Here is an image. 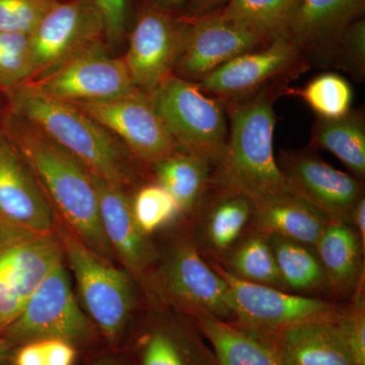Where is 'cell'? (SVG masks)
Listing matches in <instances>:
<instances>
[{
    "instance_id": "6da1fadb",
    "label": "cell",
    "mask_w": 365,
    "mask_h": 365,
    "mask_svg": "<svg viewBox=\"0 0 365 365\" xmlns=\"http://www.w3.org/2000/svg\"><path fill=\"white\" fill-rule=\"evenodd\" d=\"M4 134L33 170L53 209L88 248L108 260L115 258L101 223L91 173L44 132L11 112Z\"/></svg>"
},
{
    "instance_id": "7a4b0ae2",
    "label": "cell",
    "mask_w": 365,
    "mask_h": 365,
    "mask_svg": "<svg viewBox=\"0 0 365 365\" xmlns=\"http://www.w3.org/2000/svg\"><path fill=\"white\" fill-rule=\"evenodd\" d=\"M9 93L11 112L44 132L91 174L125 188L141 182L143 163L114 134L78 108L26 85Z\"/></svg>"
},
{
    "instance_id": "3957f363",
    "label": "cell",
    "mask_w": 365,
    "mask_h": 365,
    "mask_svg": "<svg viewBox=\"0 0 365 365\" xmlns=\"http://www.w3.org/2000/svg\"><path fill=\"white\" fill-rule=\"evenodd\" d=\"M228 116L227 145L210 184L237 190L253 201L292 193L274 155L278 118L273 93L263 90L235 98Z\"/></svg>"
},
{
    "instance_id": "277c9868",
    "label": "cell",
    "mask_w": 365,
    "mask_h": 365,
    "mask_svg": "<svg viewBox=\"0 0 365 365\" xmlns=\"http://www.w3.org/2000/svg\"><path fill=\"white\" fill-rule=\"evenodd\" d=\"M78 284L86 314L112 350L121 349L140 302L138 281L88 248L57 220L54 230Z\"/></svg>"
},
{
    "instance_id": "5b68a950",
    "label": "cell",
    "mask_w": 365,
    "mask_h": 365,
    "mask_svg": "<svg viewBox=\"0 0 365 365\" xmlns=\"http://www.w3.org/2000/svg\"><path fill=\"white\" fill-rule=\"evenodd\" d=\"M143 281L148 299L175 307L190 317L209 314L234 322L230 288L222 276L199 254L187 223L170 241Z\"/></svg>"
},
{
    "instance_id": "8992f818",
    "label": "cell",
    "mask_w": 365,
    "mask_h": 365,
    "mask_svg": "<svg viewBox=\"0 0 365 365\" xmlns=\"http://www.w3.org/2000/svg\"><path fill=\"white\" fill-rule=\"evenodd\" d=\"M1 337L13 348L30 341L64 340L93 357L105 352L101 351L103 345L108 347L97 326L76 302L64 262L43 281Z\"/></svg>"
},
{
    "instance_id": "52a82bcc",
    "label": "cell",
    "mask_w": 365,
    "mask_h": 365,
    "mask_svg": "<svg viewBox=\"0 0 365 365\" xmlns=\"http://www.w3.org/2000/svg\"><path fill=\"white\" fill-rule=\"evenodd\" d=\"M178 150L220 162L228 136L225 107L193 81L169 78L148 93Z\"/></svg>"
},
{
    "instance_id": "ba28073f",
    "label": "cell",
    "mask_w": 365,
    "mask_h": 365,
    "mask_svg": "<svg viewBox=\"0 0 365 365\" xmlns=\"http://www.w3.org/2000/svg\"><path fill=\"white\" fill-rule=\"evenodd\" d=\"M63 260L55 232L34 234L11 223L0 230V337Z\"/></svg>"
},
{
    "instance_id": "9c48e42d",
    "label": "cell",
    "mask_w": 365,
    "mask_h": 365,
    "mask_svg": "<svg viewBox=\"0 0 365 365\" xmlns=\"http://www.w3.org/2000/svg\"><path fill=\"white\" fill-rule=\"evenodd\" d=\"M25 85L69 104L114 100L138 90L123 58L112 56L103 41L83 48L51 71Z\"/></svg>"
},
{
    "instance_id": "30bf717a",
    "label": "cell",
    "mask_w": 365,
    "mask_h": 365,
    "mask_svg": "<svg viewBox=\"0 0 365 365\" xmlns=\"http://www.w3.org/2000/svg\"><path fill=\"white\" fill-rule=\"evenodd\" d=\"M150 304L155 309L129 329L121 348L131 365H216L212 349L191 317L153 300Z\"/></svg>"
},
{
    "instance_id": "8fae6325",
    "label": "cell",
    "mask_w": 365,
    "mask_h": 365,
    "mask_svg": "<svg viewBox=\"0 0 365 365\" xmlns=\"http://www.w3.org/2000/svg\"><path fill=\"white\" fill-rule=\"evenodd\" d=\"M230 288L232 323L260 335L271 336L288 327L322 318H336L342 302L304 297L230 275L215 262L207 261Z\"/></svg>"
},
{
    "instance_id": "7c38bea8",
    "label": "cell",
    "mask_w": 365,
    "mask_h": 365,
    "mask_svg": "<svg viewBox=\"0 0 365 365\" xmlns=\"http://www.w3.org/2000/svg\"><path fill=\"white\" fill-rule=\"evenodd\" d=\"M71 105L114 134L143 165L153 167L179 150L143 91L137 90L114 100Z\"/></svg>"
},
{
    "instance_id": "4fadbf2b",
    "label": "cell",
    "mask_w": 365,
    "mask_h": 365,
    "mask_svg": "<svg viewBox=\"0 0 365 365\" xmlns=\"http://www.w3.org/2000/svg\"><path fill=\"white\" fill-rule=\"evenodd\" d=\"M104 39V21L93 0H60L30 35L32 81Z\"/></svg>"
},
{
    "instance_id": "5bb4252c",
    "label": "cell",
    "mask_w": 365,
    "mask_h": 365,
    "mask_svg": "<svg viewBox=\"0 0 365 365\" xmlns=\"http://www.w3.org/2000/svg\"><path fill=\"white\" fill-rule=\"evenodd\" d=\"M277 163L294 195L330 222L349 225L353 208L364 194L361 181L307 151H282Z\"/></svg>"
},
{
    "instance_id": "9a60e30c",
    "label": "cell",
    "mask_w": 365,
    "mask_h": 365,
    "mask_svg": "<svg viewBox=\"0 0 365 365\" xmlns=\"http://www.w3.org/2000/svg\"><path fill=\"white\" fill-rule=\"evenodd\" d=\"M254 201L237 190L210 184L198 207L185 222L199 254L222 264L255 228Z\"/></svg>"
},
{
    "instance_id": "2e32d148",
    "label": "cell",
    "mask_w": 365,
    "mask_h": 365,
    "mask_svg": "<svg viewBox=\"0 0 365 365\" xmlns=\"http://www.w3.org/2000/svg\"><path fill=\"white\" fill-rule=\"evenodd\" d=\"M189 21L148 7L137 21L123 57L134 86L150 93L172 76Z\"/></svg>"
},
{
    "instance_id": "e0dca14e",
    "label": "cell",
    "mask_w": 365,
    "mask_h": 365,
    "mask_svg": "<svg viewBox=\"0 0 365 365\" xmlns=\"http://www.w3.org/2000/svg\"><path fill=\"white\" fill-rule=\"evenodd\" d=\"M266 42L270 41L225 20L218 13L194 18L188 21L174 74L198 83L230 60Z\"/></svg>"
},
{
    "instance_id": "ac0fdd59",
    "label": "cell",
    "mask_w": 365,
    "mask_h": 365,
    "mask_svg": "<svg viewBox=\"0 0 365 365\" xmlns=\"http://www.w3.org/2000/svg\"><path fill=\"white\" fill-rule=\"evenodd\" d=\"M91 173V172H90ZM97 191L101 223L114 256L143 287V281L157 261L158 247L144 234L132 210V197L126 188L91 174Z\"/></svg>"
},
{
    "instance_id": "d6986e66",
    "label": "cell",
    "mask_w": 365,
    "mask_h": 365,
    "mask_svg": "<svg viewBox=\"0 0 365 365\" xmlns=\"http://www.w3.org/2000/svg\"><path fill=\"white\" fill-rule=\"evenodd\" d=\"M0 215L34 234H54L57 223L44 190L6 134L0 135Z\"/></svg>"
},
{
    "instance_id": "ffe728a7",
    "label": "cell",
    "mask_w": 365,
    "mask_h": 365,
    "mask_svg": "<svg viewBox=\"0 0 365 365\" xmlns=\"http://www.w3.org/2000/svg\"><path fill=\"white\" fill-rule=\"evenodd\" d=\"M300 50L287 37H278L259 50L230 60L196 83L209 95L239 98L255 93L269 79L277 78L297 63Z\"/></svg>"
},
{
    "instance_id": "44dd1931",
    "label": "cell",
    "mask_w": 365,
    "mask_h": 365,
    "mask_svg": "<svg viewBox=\"0 0 365 365\" xmlns=\"http://www.w3.org/2000/svg\"><path fill=\"white\" fill-rule=\"evenodd\" d=\"M336 318L302 322L268 336L283 365H359Z\"/></svg>"
},
{
    "instance_id": "7402d4cb",
    "label": "cell",
    "mask_w": 365,
    "mask_h": 365,
    "mask_svg": "<svg viewBox=\"0 0 365 365\" xmlns=\"http://www.w3.org/2000/svg\"><path fill=\"white\" fill-rule=\"evenodd\" d=\"M314 250L325 273L332 299L345 302L365 278V248L359 235L348 223L331 222Z\"/></svg>"
},
{
    "instance_id": "603a6c76",
    "label": "cell",
    "mask_w": 365,
    "mask_h": 365,
    "mask_svg": "<svg viewBox=\"0 0 365 365\" xmlns=\"http://www.w3.org/2000/svg\"><path fill=\"white\" fill-rule=\"evenodd\" d=\"M215 354L216 365H283L268 336L216 318L191 317Z\"/></svg>"
},
{
    "instance_id": "cb8c5ba5",
    "label": "cell",
    "mask_w": 365,
    "mask_h": 365,
    "mask_svg": "<svg viewBox=\"0 0 365 365\" xmlns=\"http://www.w3.org/2000/svg\"><path fill=\"white\" fill-rule=\"evenodd\" d=\"M255 228L314 248L330 220L292 193L254 201Z\"/></svg>"
},
{
    "instance_id": "d4e9b609",
    "label": "cell",
    "mask_w": 365,
    "mask_h": 365,
    "mask_svg": "<svg viewBox=\"0 0 365 365\" xmlns=\"http://www.w3.org/2000/svg\"><path fill=\"white\" fill-rule=\"evenodd\" d=\"M153 169L155 182L176 202L182 222L189 220L210 186L212 163L199 155L178 150Z\"/></svg>"
},
{
    "instance_id": "484cf974",
    "label": "cell",
    "mask_w": 365,
    "mask_h": 365,
    "mask_svg": "<svg viewBox=\"0 0 365 365\" xmlns=\"http://www.w3.org/2000/svg\"><path fill=\"white\" fill-rule=\"evenodd\" d=\"M364 0H299L287 37L299 50L345 30L361 13Z\"/></svg>"
},
{
    "instance_id": "4316f807",
    "label": "cell",
    "mask_w": 365,
    "mask_h": 365,
    "mask_svg": "<svg viewBox=\"0 0 365 365\" xmlns=\"http://www.w3.org/2000/svg\"><path fill=\"white\" fill-rule=\"evenodd\" d=\"M267 237L288 292L334 302L325 273L313 248L278 235Z\"/></svg>"
},
{
    "instance_id": "83f0119b",
    "label": "cell",
    "mask_w": 365,
    "mask_h": 365,
    "mask_svg": "<svg viewBox=\"0 0 365 365\" xmlns=\"http://www.w3.org/2000/svg\"><path fill=\"white\" fill-rule=\"evenodd\" d=\"M313 145L330 151L362 181L365 177V125L361 115L350 111L337 119L319 118L313 127Z\"/></svg>"
},
{
    "instance_id": "f1b7e54d",
    "label": "cell",
    "mask_w": 365,
    "mask_h": 365,
    "mask_svg": "<svg viewBox=\"0 0 365 365\" xmlns=\"http://www.w3.org/2000/svg\"><path fill=\"white\" fill-rule=\"evenodd\" d=\"M218 265L239 279L288 292L278 270L267 235L256 228Z\"/></svg>"
},
{
    "instance_id": "f546056e",
    "label": "cell",
    "mask_w": 365,
    "mask_h": 365,
    "mask_svg": "<svg viewBox=\"0 0 365 365\" xmlns=\"http://www.w3.org/2000/svg\"><path fill=\"white\" fill-rule=\"evenodd\" d=\"M299 0H230L220 16L267 41L287 37Z\"/></svg>"
},
{
    "instance_id": "4dcf8cb0",
    "label": "cell",
    "mask_w": 365,
    "mask_h": 365,
    "mask_svg": "<svg viewBox=\"0 0 365 365\" xmlns=\"http://www.w3.org/2000/svg\"><path fill=\"white\" fill-rule=\"evenodd\" d=\"M132 210L138 227L150 237L182 220L174 199L157 182L141 185L132 197Z\"/></svg>"
},
{
    "instance_id": "1f68e13d",
    "label": "cell",
    "mask_w": 365,
    "mask_h": 365,
    "mask_svg": "<svg viewBox=\"0 0 365 365\" xmlns=\"http://www.w3.org/2000/svg\"><path fill=\"white\" fill-rule=\"evenodd\" d=\"M297 93L323 119H337L351 111L352 88L339 74H321Z\"/></svg>"
},
{
    "instance_id": "d6a6232c",
    "label": "cell",
    "mask_w": 365,
    "mask_h": 365,
    "mask_svg": "<svg viewBox=\"0 0 365 365\" xmlns=\"http://www.w3.org/2000/svg\"><path fill=\"white\" fill-rule=\"evenodd\" d=\"M33 76L30 36L0 31V88L11 93Z\"/></svg>"
},
{
    "instance_id": "836d02e7",
    "label": "cell",
    "mask_w": 365,
    "mask_h": 365,
    "mask_svg": "<svg viewBox=\"0 0 365 365\" xmlns=\"http://www.w3.org/2000/svg\"><path fill=\"white\" fill-rule=\"evenodd\" d=\"M353 359L365 365V278L349 299L341 304L336 319Z\"/></svg>"
},
{
    "instance_id": "e575fe53",
    "label": "cell",
    "mask_w": 365,
    "mask_h": 365,
    "mask_svg": "<svg viewBox=\"0 0 365 365\" xmlns=\"http://www.w3.org/2000/svg\"><path fill=\"white\" fill-rule=\"evenodd\" d=\"M59 0H0V31L29 35Z\"/></svg>"
},
{
    "instance_id": "d590c367",
    "label": "cell",
    "mask_w": 365,
    "mask_h": 365,
    "mask_svg": "<svg viewBox=\"0 0 365 365\" xmlns=\"http://www.w3.org/2000/svg\"><path fill=\"white\" fill-rule=\"evenodd\" d=\"M341 66L356 78L365 72V23L355 20L345 28L344 40L340 54Z\"/></svg>"
},
{
    "instance_id": "8d00e7d4",
    "label": "cell",
    "mask_w": 365,
    "mask_h": 365,
    "mask_svg": "<svg viewBox=\"0 0 365 365\" xmlns=\"http://www.w3.org/2000/svg\"><path fill=\"white\" fill-rule=\"evenodd\" d=\"M98 7L105 26V39L119 44L126 32L128 0H93Z\"/></svg>"
},
{
    "instance_id": "74e56055",
    "label": "cell",
    "mask_w": 365,
    "mask_h": 365,
    "mask_svg": "<svg viewBox=\"0 0 365 365\" xmlns=\"http://www.w3.org/2000/svg\"><path fill=\"white\" fill-rule=\"evenodd\" d=\"M47 365H76L81 352L71 343L60 339L41 340Z\"/></svg>"
},
{
    "instance_id": "f35d334b",
    "label": "cell",
    "mask_w": 365,
    "mask_h": 365,
    "mask_svg": "<svg viewBox=\"0 0 365 365\" xmlns=\"http://www.w3.org/2000/svg\"><path fill=\"white\" fill-rule=\"evenodd\" d=\"M11 365H47L42 341H30L14 347Z\"/></svg>"
},
{
    "instance_id": "ab89813d",
    "label": "cell",
    "mask_w": 365,
    "mask_h": 365,
    "mask_svg": "<svg viewBox=\"0 0 365 365\" xmlns=\"http://www.w3.org/2000/svg\"><path fill=\"white\" fill-rule=\"evenodd\" d=\"M85 365H131V362L123 349H110L95 359L88 360Z\"/></svg>"
},
{
    "instance_id": "60d3db41",
    "label": "cell",
    "mask_w": 365,
    "mask_h": 365,
    "mask_svg": "<svg viewBox=\"0 0 365 365\" xmlns=\"http://www.w3.org/2000/svg\"><path fill=\"white\" fill-rule=\"evenodd\" d=\"M350 225L359 235L360 242L365 248V196L364 194L359 199L353 208Z\"/></svg>"
},
{
    "instance_id": "b9f144b4",
    "label": "cell",
    "mask_w": 365,
    "mask_h": 365,
    "mask_svg": "<svg viewBox=\"0 0 365 365\" xmlns=\"http://www.w3.org/2000/svg\"><path fill=\"white\" fill-rule=\"evenodd\" d=\"M225 0H192L190 4V13L193 18L210 14L216 6L222 4Z\"/></svg>"
},
{
    "instance_id": "7bdbcfd3",
    "label": "cell",
    "mask_w": 365,
    "mask_h": 365,
    "mask_svg": "<svg viewBox=\"0 0 365 365\" xmlns=\"http://www.w3.org/2000/svg\"><path fill=\"white\" fill-rule=\"evenodd\" d=\"M185 1L186 0H150V7L170 14V11L180 9Z\"/></svg>"
},
{
    "instance_id": "ee69618b",
    "label": "cell",
    "mask_w": 365,
    "mask_h": 365,
    "mask_svg": "<svg viewBox=\"0 0 365 365\" xmlns=\"http://www.w3.org/2000/svg\"><path fill=\"white\" fill-rule=\"evenodd\" d=\"M14 348L0 337V365H11Z\"/></svg>"
},
{
    "instance_id": "f6af8a7d",
    "label": "cell",
    "mask_w": 365,
    "mask_h": 365,
    "mask_svg": "<svg viewBox=\"0 0 365 365\" xmlns=\"http://www.w3.org/2000/svg\"><path fill=\"white\" fill-rule=\"evenodd\" d=\"M7 223H9V222H7L6 220H4V217H2L1 215H0V230H2V228H4V227H6V225H7Z\"/></svg>"
},
{
    "instance_id": "bcb514c9",
    "label": "cell",
    "mask_w": 365,
    "mask_h": 365,
    "mask_svg": "<svg viewBox=\"0 0 365 365\" xmlns=\"http://www.w3.org/2000/svg\"><path fill=\"white\" fill-rule=\"evenodd\" d=\"M59 1H60V0H59Z\"/></svg>"
}]
</instances>
